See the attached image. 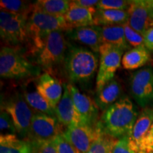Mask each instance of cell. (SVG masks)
<instances>
[{
    "instance_id": "1",
    "label": "cell",
    "mask_w": 153,
    "mask_h": 153,
    "mask_svg": "<svg viewBox=\"0 0 153 153\" xmlns=\"http://www.w3.org/2000/svg\"><path fill=\"white\" fill-rule=\"evenodd\" d=\"M138 115L137 107L125 96L103 111L99 123L105 133L118 140L131 136Z\"/></svg>"
},
{
    "instance_id": "2",
    "label": "cell",
    "mask_w": 153,
    "mask_h": 153,
    "mask_svg": "<svg viewBox=\"0 0 153 153\" xmlns=\"http://www.w3.org/2000/svg\"><path fill=\"white\" fill-rule=\"evenodd\" d=\"M98 63V57L92 51L69 45L64 66L70 82L82 83L90 81L97 72Z\"/></svg>"
},
{
    "instance_id": "3",
    "label": "cell",
    "mask_w": 153,
    "mask_h": 153,
    "mask_svg": "<svg viewBox=\"0 0 153 153\" xmlns=\"http://www.w3.org/2000/svg\"><path fill=\"white\" fill-rule=\"evenodd\" d=\"M29 42L31 51L38 53L43 47L48 36L55 30L67 31L71 28L64 16H55L39 11L33 10L27 22Z\"/></svg>"
},
{
    "instance_id": "4",
    "label": "cell",
    "mask_w": 153,
    "mask_h": 153,
    "mask_svg": "<svg viewBox=\"0 0 153 153\" xmlns=\"http://www.w3.org/2000/svg\"><path fill=\"white\" fill-rule=\"evenodd\" d=\"M40 67L26 59L18 50L4 46L0 51V76L4 79H19L38 76Z\"/></svg>"
},
{
    "instance_id": "5",
    "label": "cell",
    "mask_w": 153,
    "mask_h": 153,
    "mask_svg": "<svg viewBox=\"0 0 153 153\" xmlns=\"http://www.w3.org/2000/svg\"><path fill=\"white\" fill-rule=\"evenodd\" d=\"M69 45L64 31L55 30L51 33L38 53V65L44 70L52 71L55 67L64 64Z\"/></svg>"
},
{
    "instance_id": "6",
    "label": "cell",
    "mask_w": 153,
    "mask_h": 153,
    "mask_svg": "<svg viewBox=\"0 0 153 153\" xmlns=\"http://www.w3.org/2000/svg\"><path fill=\"white\" fill-rule=\"evenodd\" d=\"M28 16L1 10L0 35L1 39L11 45L16 46L29 42Z\"/></svg>"
},
{
    "instance_id": "7",
    "label": "cell",
    "mask_w": 153,
    "mask_h": 153,
    "mask_svg": "<svg viewBox=\"0 0 153 153\" xmlns=\"http://www.w3.org/2000/svg\"><path fill=\"white\" fill-rule=\"evenodd\" d=\"M1 109L6 111L10 115L19 136L28 139L34 113L23 94H15L7 99L1 101Z\"/></svg>"
},
{
    "instance_id": "8",
    "label": "cell",
    "mask_w": 153,
    "mask_h": 153,
    "mask_svg": "<svg viewBox=\"0 0 153 153\" xmlns=\"http://www.w3.org/2000/svg\"><path fill=\"white\" fill-rule=\"evenodd\" d=\"M130 91L140 107H153L152 67H144L132 73L130 77Z\"/></svg>"
},
{
    "instance_id": "9",
    "label": "cell",
    "mask_w": 153,
    "mask_h": 153,
    "mask_svg": "<svg viewBox=\"0 0 153 153\" xmlns=\"http://www.w3.org/2000/svg\"><path fill=\"white\" fill-rule=\"evenodd\" d=\"M124 51L109 44L102 43L99 48V68L97 76V91L114 78L122 62Z\"/></svg>"
},
{
    "instance_id": "10",
    "label": "cell",
    "mask_w": 153,
    "mask_h": 153,
    "mask_svg": "<svg viewBox=\"0 0 153 153\" xmlns=\"http://www.w3.org/2000/svg\"><path fill=\"white\" fill-rule=\"evenodd\" d=\"M62 125L56 116L35 112L30 123L27 140L30 143L51 141L64 133Z\"/></svg>"
},
{
    "instance_id": "11",
    "label": "cell",
    "mask_w": 153,
    "mask_h": 153,
    "mask_svg": "<svg viewBox=\"0 0 153 153\" xmlns=\"http://www.w3.org/2000/svg\"><path fill=\"white\" fill-rule=\"evenodd\" d=\"M104 131L99 121L95 126H70L63 133L65 139L79 153H86Z\"/></svg>"
},
{
    "instance_id": "12",
    "label": "cell",
    "mask_w": 153,
    "mask_h": 153,
    "mask_svg": "<svg viewBox=\"0 0 153 153\" xmlns=\"http://www.w3.org/2000/svg\"><path fill=\"white\" fill-rule=\"evenodd\" d=\"M128 12L129 25L141 35L153 25V0H131Z\"/></svg>"
},
{
    "instance_id": "13",
    "label": "cell",
    "mask_w": 153,
    "mask_h": 153,
    "mask_svg": "<svg viewBox=\"0 0 153 153\" xmlns=\"http://www.w3.org/2000/svg\"><path fill=\"white\" fill-rule=\"evenodd\" d=\"M75 108L82 124L95 126L99 116V107L95 100L82 93L75 86L68 84Z\"/></svg>"
},
{
    "instance_id": "14",
    "label": "cell",
    "mask_w": 153,
    "mask_h": 153,
    "mask_svg": "<svg viewBox=\"0 0 153 153\" xmlns=\"http://www.w3.org/2000/svg\"><path fill=\"white\" fill-rule=\"evenodd\" d=\"M55 116L66 128L82 124L74 106L73 99L68 85H64V91L60 102L55 108Z\"/></svg>"
},
{
    "instance_id": "15",
    "label": "cell",
    "mask_w": 153,
    "mask_h": 153,
    "mask_svg": "<svg viewBox=\"0 0 153 153\" xmlns=\"http://www.w3.org/2000/svg\"><path fill=\"white\" fill-rule=\"evenodd\" d=\"M66 36L72 41L89 47L94 53H99L102 44L101 26L91 25L72 28L65 31Z\"/></svg>"
},
{
    "instance_id": "16",
    "label": "cell",
    "mask_w": 153,
    "mask_h": 153,
    "mask_svg": "<svg viewBox=\"0 0 153 153\" xmlns=\"http://www.w3.org/2000/svg\"><path fill=\"white\" fill-rule=\"evenodd\" d=\"M36 90L55 108L63 95V88L60 82L48 72L40 76L36 85Z\"/></svg>"
},
{
    "instance_id": "17",
    "label": "cell",
    "mask_w": 153,
    "mask_h": 153,
    "mask_svg": "<svg viewBox=\"0 0 153 153\" xmlns=\"http://www.w3.org/2000/svg\"><path fill=\"white\" fill-rule=\"evenodd\" d=\"M122 87L116 78L111 80L97 91L95 101L99 109L104 111L122 97Z\"/></svg>"
},
{
    "instance_id": "18",
    "label": "cell",
    "mask_w": 153,
    "mask_h": 153,
    "mask_svg": "<svg viewBox=\"0 0 153 153\" xmlns=\"http://www.w3.org/2000/svg\"><path fill=\"white\" fill-rule=\"evenodd\" d=\"M97 8H83L74 4L70 1V9L64 17L68 26L72 29L94 25V17Z\"/></svg>"
},
{
    "instance_id": "19",
    "label": "cell",
    "mask_w": 153,
    "mask_h": 153,
    "mask_svg": "<svg viewBox=\"0 0 153 153\" xmlns=\"http://www.w3.org/2000/svg\"><path fill=\"white\" fill-rule=\"evenodd\" d=\"M150 51L145 46L133 48L124 53L122 58V66L128 70L144 68L150 61Z\"/></svg>"
},
{
    "instance_id": "20",
    "label": "cell",
    "mask_w": 153,
    "mask_h": 153,
    "mask_svg": "<svg viewBox=\"0 0 153 153\" xmlns=\"http://www.w3.org/2000/svg\"><path fill=\"white\" fill-rule=\"evenodd\" d=\"M101 41L123 51H129L131 48L126 39L123 24L101 26Z\"/></svg>"
},
{
    "instance_id": "21",
    "label": "cell",
    "mask_w": 153,
    "mask_h": 153,
    "mask_svg": "<svg viewBox=\"0 0 153 153\" xmlns=\"http://www.w3.org/2000/svg\"><path fill=\"white\" fill-rule=\"evenodd\" d=\"M33 145L16 135L6 134L0 136V153H33Z\"/></svg>"
},
{
    "instance_id": "22",
    "label": "cell",
    "mask_w": 153,
    "mask_h": 153,
    "mask_svg": "<svg viewBox=\"0 0 153 153\" xmlns=\"http://www.w3.org/2000/svg\"><path fill=\"white\" fill-rule=\"evenodd\" d=\"M152 124L153 107L143 108V110L139 113L131 136L132 140L138 148L140 143L148 134Z\"/></svg>"
},
{
    "instance_id": "23",
    "label": "cell",
    "mask_w": 153,
    "mask_h": 153,
    "mask_svg": "<svg viewBox=\"0 0 153 153\" xmlns=\"http://www.w3.org/2000/svg\"><path fill=\"white\" fill-rule=\"evenodd\" d=\"M128 11L97 9L94 17V25L99 26L121 25L128 22Z\"/></svg>"
},
{
    "instance_id": "24",
    "label": "cell",
    "mask_w": 153,
    "mask_h": 153,
    "mask_svg": "<svg viewBox=\"0 0 153 153\" xmlns=\"http://www.w3.org/2000/svg\"><path fill=\"white\" fill-rule=\"evenodd\" d=\"M70 1L67 0H38L33 4V10L51 16H64L70 9Z\"/></svg>"
},
{
    "instance_id": "25",
    "label": "cell",
    "mask_w": 153,
    "mask_h": 153,
    "mask_svg": "<svg viewBox=\"0 0 153 153\" xmlns=\"http://www.w3.org/2000/svg\"><path fill=\"white\" fill-rule=\"evenodd\" d=\"M22 94L32 109L49 116H55L54 108L37 90H24Z\"/></svg>"
},
{
    "instance_id": "26",
    "label": "cell",
    "mask_w": 153,
    "mask_h": 153,
    "mask_svg": "<svg viewBox=\"0 0 153 153\" xmlns=\"http://www.w3.org/2000/svg\"><path fill=\"white\" fill-rule=\"evenodd\" d=\"M0 7L1 10L24 15L28 17L33 10V4L20 0H1Z\"/></svg>"
},
{
    "instance_id": "27",
    "label": "cell",
    "mask_w": 153,
    "mask_h": 153,
    "mask_svg": "<svg viewBox=\"0 0 153 153\" xmlns=\"http://www.w3.org/2000/svg\"><path fill=\"white\" fill-rule=\"evenodd\" d=\"M117 139L109 136L104 131L86 153H111Z\"/></svg>"
},
{
    "instance_id": "28",
    "label": "cell",
    "mask_w": 153,
    "mask_h": 153,
    "mask_svg": "<svg viewBox=\"0 0 153 153\" xmlns=\"http://www.w3.org/2000/svg\"><path fill=\"white\" fill-rule=\"evenodd\" d=\"M111 153H143L132 140L131 136L118 139Z\"/></svg>"
},
{
    "instance_id": "29",
    "label": "cell",
    "mask_w": 153,
    "mask_h": 153,
    "mask_svg": "<svg viewBox=\"0 0 153 153\" xmlns=\"http://www.w3.org/2000/svg\"><path fill=\"white\" fill-rule=\"evenodd\" d=\"M123 25L124 31H125L126 39L128 43L133 48L145 46L144 38L143 36L134 30L130 26L128 22H126Z\"/></svg>"
},
{
    "instance_id": "30",
    "label": "cell",
    "mask_w": 153,
    "mask_h": 153,
    "mask_svg": "<svg viewBox=\"0 0 153 153\" xmlns=\"http://www.w3.org/2000/svg\"><path fill=\"white\" fill-rule=\"evenodd\" d=\"M130 1H131L127 0H100L97 7V9L128 11Z\"/></svg>"
},
{
    "instance_id": "31",
    "label": "cell",
    "mask_w": 153,
    "mask_h": 153,
    "mask_svg": "<svg viewBox=\"0 0 153 153\" xmlns=\"http://www.w3.org/2000/svg\"><path fill=\"white\" fill-rule=\"evenodd\" d=\"M0 130H1V135H6V134L16 135L17 133L14 121L10 115L3 109H1V114H0Z\"/></svg>"
},
{
    "instance_id": "32",
    "label": "cell",
    "mask_w": 153,
    "mask_h": 153,
    "mask_svg": "<svg viewBox=\"0 0 153 153\" xmlns=\"http://www.w3.org/2000/svg\"><path fill=\"white\" fill-rule=\"evenodd\" d=\"M57 153H79L64 137L63 134L57 135L53 140Z\"/></svg>"
},
{
    "instance_id": "33",
    "label": "cell",
    "mask_w": 153,
    "mask_h": 153,
    "mask_svg": "<svg viewBox=\"0 0 153 153\" xmlns=\"http://www.w3.org/2000/svg\"><path fill=\"white\" fill-rule=\"evenodd\" d=\"M31 143L33 148V153H57L53 140Z\"/></svg>"
},
{
    "instance_id": "34",
    "label": "cell",
    "mask_w": 153,
    "mask_h": 153,
    "mask_svg": "<svg viewBox=\"0 0 153 153\" xmlns=\"http://www.w3.org/2000/svg\"><path fill=\"white\" fill-rule=\"evenodd\" d=\"M139 148L143 153L153 152V136L145 137L140 143Z\"/></svg>"
},
{
    "instance_id": "35",
    "label": "cell",
    "mask_w": 153,
    "mask_h": 153,
    "mask_svg": "<svg viewBox=\"0 0 153 153\" xmlns=\"http://www.w3.org/2000/svg\"><path fill=\"white\" fill-rule=\"evenodd\" d=\"M145 46L150 51H153V25L146 30L144 35Z\"/></svg>"
},
{
    "instance_id": "36",
    "label": "cell",
    "mask_w": 153,
    "mask_h": 153,
    "mask_svg": "<svg viewBox=\"0 0 153 153\" xmlns=\"http://www.w3.org/2000/svg\"><path fill=\"white\" fill-rule=\"evenodd\" d=\"M72 4L83 8H97L99 2V0H74L71 1Z\"/></svg>"
},
{
    "instance_id": "37",
    "label": "cell",
    "mask_w": 153,
    "mask_h": 153,
    "mask_svg": "<svg viewBox=\"0 0 153 153\" xmlns=\"http://www.w3.org/2000/svg\"><path fill=\"white\" fill-rule=\"evenodd\" d=\"M151 136H153V124L152 125V126H151L150 131H149L148 134H147L145 137H151Z\"/></svg>"
},
{
    "instance_id": "38",
    "label": "cell",
    "mask_w": 153,
    "mask_h": 153,
    "mask_svg": "<svg viewBox=\"0 0 153 153\" xmlns=\"http://www.w3.org/2000/svg\"><path fill=\"white\" fill-rule=\"evenodd\" d=\"M150 153H153V152H150Z\"/></svg>"
}]
</instances>
